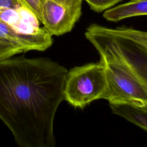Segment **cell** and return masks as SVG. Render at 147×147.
I'll list each match as a JSON object with an SVG mask.
<instances>
[{"instance_id": "52a82bcc", "label": "cell", "mask_w": 147, "mask_h": 147, "mask_svg": "<svg viewBox=\"0 0 147 147\" xmlns=\"http://www.w3.org/2000/svg\"><path fill=\"white\" fill-rule=\"evenodd\" d=\"M147 15V0H131L106 10L103 17L108 21L118 22L125 18Z\"/></svg>"}, {"instance_id": "7a4b0ae2", "label": "cell", "mask_w": 147, "mask_h": 147, "mask_svg": "<svg viewBox=\"0 0 147 147\" xmlns=\"http://www.w3.org/2000/svg\"><path fill=\"white\" fill-rule=\"evenodd\" d=\"M86 38L95 48L100 58L115 60L125 65L147 88V49L127 37L114 33L111 28L90 25Z\"/></svg>"}, {"instance_id": "277c9868", "label": "cell", "mask_w": 147, "mask_h": 147, "mask_svg": "<svg viewBox=\"0 0 147 147\" xmlns=\"http://www.w3.org/2000/svg\"><path fill=\"white\" fill-rule=\"evenodd\" d=\"M105 65L106 89L102 99L111 103H129L147 108V88L124 65L100 58Z\"/></svg>"}, {"instance_id": "4fadbf2b", "label": "cell", "mask_w": 147, "mask_h": 147, "mask_svg": "<svg viewBox=\"0 0 147 147\" xmlns=\"http://www.w3.org/2000/svg\"><path fill=\"white\" fill-rule=\"evenodd\" d=\"M24 6L21 0H0V8L17 9Z\"/></svg>"}, {"instance_id": "8992f818", "label": "cell", "mask_w": 147, "mask_h": 147, "mask_svg": "<svg viewBox=\"0 0 147 147\" xmlns=\"http://www.w3.org/2000/svg\"><path fill=\"white\" fill-rule=\"evenodd\" d=\"M81 15L82 6H67L53 0H41V22L52 36L71 32Z\"/></svg>"}, {"instance_id": "ba28073f", "label": "cell", "mask_w": 147, "mask_h": 147, "mask_svg": "<svg viewBox=\"0 0 147 147\" xmlns=\"http://www.w3.org/2000/svg\"><path fill=\"white\" fill-rule=\"evenodd\" d=\"M112 112L147 131V108L129 103H109Z\"/></svg>"}, {"instance_id": "7c38bea8", "label": "cell", "mask_w": 147, "mask_h": 147, "mask_svg": "<svg viewBox=\"0 0 147 147\" xmlns=\"http://www.w3.org/2000/svg\"><path fill=\"white\" fill-rule=\"evenodd\" d=\"M21 1L24 6L32 11L41 22V0H21Z\"/></svg>"}, {"instance_id": "5b68a950", "label": "cell", "mask_w": 147, "mask_h": 147, "mask_svg": "<svg viewBox=\"0 0 147 147\" xmlns=\"http://www.w3.org/2000/svg\"><path fill=\"white\" fill-rule=\"evenodd\" d=\"M0 19L11 28L19 40L20 47L24 52L44 51L51 47L52 36L40 26V21L29 9L0 8Z\"/></svg>"}, {"instance_id": "30bf717a", "label": "cell", "mask_w": 147, "mask_h": 147, "mask_svg": "<svg viewBox=\"0 0 147 147\" xmlns=\"http://www.w3.org/2000/svg\"><path fill=\"white\" fill-rule=\"evenodd\" d=\"M24 52L22 49L13 43L0 39V60Z\"/></svg>"}, {"instance_id": "9c48e42d", "label": "cell", "mask_w": 147, "mask_h": 147, "mask_svg": "<svg viewBox=\"0 0 147 147\" xmlns=\"http://www.w3.org/2000/svg\"><path fill=\"white\" fill-rule=\"evenodd\" d=\"M111 29L114 33L130 38L147 49V31L139 30L126 26L117 27Z\"/></svg>"}, {"instance_id": "3957f363", "label": "cell", "mask_w": 147, "mask_h": 147, "mask_svg": "<svg viewBox=\"0 0 147 147\" xmlns=\"http://www.w3.org/2000/svg\"><path fill=\"white\" fill-rule=\"evenodd\" d=\"M106 86L105 65L102 61L75 67L67 72L64 99L75 108L83 109L102 99Z\"/></svg>"}, {"instance_id": "8fae6325", "label": "cell", "mask_w": 147, "mask_h": 147, "mask_svg": "<svg viewBox=\"0 0 147 147\" xmlns=\"http://www.w3.org/2000/svg\"><path fill=\"white\" fill-rule=\"evenodd\" d=\"M90 6V8L94 11L102 12L122 0H84Z\"/></svg>"}, {"instance_id": "9a60e30c", "label": "cell", "mask_w": 147, "mask_h": 147, "mask_svg": "<svg viewBox=\"0 0 147 147\" xmlns=\"http://www.w3.org/2000/svg\"><path fill=\"white\" fill-rule=\"evenodd\" d=\"M0 39H1V40H5V39H3V38H2L1 36H0Z\"/></svg>"}, {"instance_id": "5bb4252c", "label": "cell", "mask_w": 147, "mask_h": 147, "mask_svg": "<svg viewBox=\"0 0 147 147\" xmlns=\"http://www.w3.org/2000/svg\"><path fill=\"white\" fill-rule=\"evenodd\" d=\"M59 3L67 6H82L83 0H53Z\"/></svg>"}, {"instance_id": "6da1fadb", "label": "cell", "mask_w": 147, "mask_h": 147, "mask_svg": "<svg viewBox=\"0 0 147 147\" xmlns=\"http://www.w3.org/2000/svg\"><path fill=\"white\" fill-rule=\"evenodd\" d=\"M67 69L45 57L0 60V119L21 147H54Z\"/></svg>"}]
</instances>
